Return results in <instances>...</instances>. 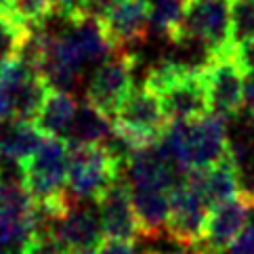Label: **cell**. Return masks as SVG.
<instances>
[{"mask_svg": "<svg viewBox=\"0 0 254 254\" xmlns=\"http://www.w3.org/2000/svg\"><path fill=\"white\" fill-rule=\"evenodd\" d=\"M134 67L137 57L130 51H118L95 69L86 86V101L99 112L114 118L134 88Z\"/></svg>", "mask_w": 254, "mask_h": 254, "instance_id": "cell-4", "label": "cell"}, {"mask_svg": "<svg viewBox=\"0 0 254 254\" xmlns=\"http://www.w3.org/2000/svg\"><path fill=\"white\" fill-rule=\"evenodd\" d=\"M11 2H13V0H0V11L6 13V11H8V6H11Z\"/></svg>", "mask_w": 254, "mask_h": 254, "instance_id": "cell-30", "label": "cell"}, {"mask_svg": "<svg viewBox=\"0 0 254 254\" xmlns=\"http://www.w3.org/2000/svg\"><path fill=\"white\" fill-rule=\"evenodd\" d=\"M130 189L141 235L143 238H160L166 231L172 189L158 185H130Z\"/></svg>", "mask_w": 254, "mask_h": 254, "instance_id": "cell-13", "label": "cell"}, {"mask_svg": "<svg viewBox=\"0 0 254 254\" xmlns=\"http://www.w3.org/2000/svg\"><path fill=\"white\" fill-rule=\"evenodd\" d=\"M67 23H69V30L65 32V36L84 67L90 65V63L105 61L112 55L114 47L110 44V40H107V36L99 21L76 19V21H67Z\"/></svg>", "mask_w": 254, "mask_h": 254, "instance_id": "cell-15", "label": "cell"}, {"mask_svg": "<svg viewBox=\"0 0 254 254\" xmlns=\"http://www.w3.org/2000/svg\"><path fill=\"white\" fill-rule=\"evenodd\" d=\"M231 57L242 67V71L246 74V78L254 76V36L252 38L235 40L233 49H231Z\"/></svg>", "mask_w": 254, "mask_h": 254, "instance_id": "cell-25", "label": "cell"}, {"mask_svg": "<svg viewBox=\"0 0 254 254\" xmlns=\"http://www.w3.org/2000/svg\"><path fill=\"white\" fill-rule=\"evenodd\" d=\"M6 122L8 120H2V118H0V147H2V134H4V128H6Z\"/></svg>", "mask_w": 254, "mask_h": 254, "instance_id": "cell-29", "label": "cell"}, {"mask_svg": "<svg viewBox=\"0 0 254 254\" xmlns=\"http://www.w3.org/2000/svg\"><path fill=\"white\" fill-rule=\"evenodd\" d=\"M185 181L195 189L197 195L208 204V208H214L240 195L238 168H235L231 151L212 166L187 172Z\"/></svg>", "mask_w": 254, "mask_h": 254, "instance_id": "cell-12", "label": "cell"}, {"mask_svg": "<svg viewBox=\"0 0 254 254\" xmlns=\"http://www.w3.org/2000/svg\"><path fill=\"white\" fill-rule=\"evenodd\" d=\"M114 134L112 118L99 112L88 101L78 105V110L67 126V132L63 141L67 147H86V145H107Z\"/></svg>", "mask_w": 254, "mask_h": 254, "instance_id": "cell-14", "label": "cell"}, {"mask_svg": "<svg viewBox=\"0 0 254 254\" xmlns=\"http://www.w3.org/2000/svg\"><path fill=\"white\" fill-rule=\"evenodd\" d=\"M179 44H195L208 59L231 53L235 44L231 0H187Z\"/></svg>", "mask_w": 254, "mask_h": 254, "instance_id": "cell-3", "label": "cell"}, {"mask_svg": "<svg viewBox=\"0 0 254 254\" xmlns=\"http://www.w3.org/2000/svg\"><path fill=\"white\" fill-rule=\"evenodd\" d=\"M44 134L40 128L30 120H8L2 134V147H0V158L13 160L23 164L30 160L44 143Z\"/></svg>", "mask_w": 254, "mask_h": 254, "instance_id": "cell-17", "label": "cell"}, {"mask_svg": "<svg viewBox=\"0 0 254 254\" xmlns=\"http://www.w3.org/2000/svg\"><path fill=\"white\" fill-rule=\"evenodd\" d=\"M76 110H78V105H76L74 97H71L69 93L51 88L47 99H44L42 107H40L38 116H36L34 124L38 126L44 137L63 139Z\"/></svg>", "mask_w": 254, "mask_h": 254, "instance_id": "cell-16", "label": "cell"}, {"mask_svg": "<svg viewBox=\"0 0 254 254\" xmlns=\"http://www.w3.org/2000/svg\"><path fill=\"white\" fill-rule=\"evenodd\" d=\"M6 15H11L28 32H34L47 28V21L53 15H57V11L53 0H13Z\"/></svg>", "mask_w": 254, "mask_h": 254, "instance_id": "cell-19", "label": "cell"}, {"mask_svg": "<svg viewBox=\"0 0 254 254\" xmlns=\"http://www.w3.org/2000/svg\"><path fill=\"white\" fill-rule=\"evenodd\" d=\"M97 254H137V248H134V244L128 240L107 238L105 242H101V246L97 248Z\"/></svg>", "mask_w": 254, "mask_h": 254, "instance_id": "cell-26", "label": "cell"}, {"mask_svg": "<svg viewBox=\"0 0 254 254\" xmlns=\"http://www.w3.org/2000/svg\"><path fill=\"white\" fill-rule=\"evenodd\" d=\"M28 38L30 32L21 23H17L11 15L0 11V67L21 55Z\"/></svg>", "mask_w": 254, "mask_h": 254, "instance_id": "cell-21", "label": "cell"}, {"mask_svg": "<svg viewBox=\"0 0 254 254\" xmlns=\"http://www.w3.org/2000/svg\"><path fill=\"white\" fill-rule=\"evenodd\" d=\"M235 40L254 36V0H231Z\"/></svg>", "mask_w": 254, "mask_h": 254, "instance_id": "cell-23", "label": "cell"}, {"mask_svg": "<svg viewBox=\"0 0 254 254\" xmlns=\"http://www.w3.org/2000/svg\"><path fill=\"white\" fill-rule=\"evenodd\" d=\"M53 233L74 250H86V248H99L103 240V227L99 219V210L93 206H86L80 202H71L67 210L53 223Z\"/></svg>", "mask_w": 254, "mask_h": 254, "instance_id": "cell-10", "label": "cell"}, {"mask_svg": "<svg viewBox=\"0 0 254 254\" xmlns=\"http://www.w3.org/2000/svg\"><path fill=\"white\" fill-rule=\"evenodd\" d=\"M227 120L229 118L210 112L195 120L170 122L162 141L170 149L179 172L187 175L191 170L208 168L229 153Z\"/></svg>", "mask_w": 254, "mask_h": 254, "instance_id": "cell-1", "label": "cell"}, {"mask_svg": "<svg viewBox=\"0 0 254 254\" xmlns=\"http://www.w3.org/2000/svg\"><path fill=\"white\" fill-rule=\"evenodd\" d=\"M252 210V204H248L242 195L210 208L202 233V248L208 254L227 252L238 235L248 227Z\"/></svg>", "mask_w": 254, "mask_h": 254, "instance_id": "cell-8", "label": "cell"}, {"mask_svg": "<svg viewBox=\"0 0 254 254\" xmlns=\"http://www.w3.org/2000/svg\"><path fill=\"white\" fill-rule=\"evenodd\" d=\"M187 0H147L151 28L179 44L183 34V15Z\"/></svg>", "mask_w": 254, "mask_h": 254, "instance_id": "cell-18", "label": "cell"}, {"mask_svg": "<svg viewBox=\"0 0 254 254\" xmlns=\"http://www.w3.org/2000/svg\"><path fill=\"white\" fill-rule=\"evenodd\" d=\"M95 202L103 233L107 238L134 242V238L141 235L137 212H134L132 204V189L124 177L114 181Z\"/></svg>", "mask_w": 254, "mask_h": 254, "instance_id": "cell-7", "label": "cell"}, {"mask_svg": "<svg viewBox=\"0 0 254 254\" xmlns=\"http://www.w3.org/2000/svg\"><path fill=\"white\" fill-rule=\"evenodd\" d=\"M101 28L114 51H130L141 47L151 30L147 0H122L101 21Z\"/></svg>", "mask_w": 254, "mask_h": 254, "instance_id": "cell-9", "label": "cell"}, {"mask_svg": "<svg viewBox=\"0 0 254 254\" xmlns=\"http://www.w3.org/2000/svg\"><path fill=\"white\" fill-rule=\"evenodd\" d=\"M195 67H202V65H189V63H183V61H175V59H162L158 63L147 69V76H145V86H147L151 93H156L158 97L162 93L179 82L183 76H187L191 69Z\"/></svg>", "mask_w": 254, "mask_h": 254, "instance_id": "cell-20", "label": "cell"}, {"mask_svg": "<svg viewBox=\"0 0 254 254\" xmlns=\"http://www.w3.org/2000/svg\"><path fill=\"white\" fill-rule=\"evenodd\" d=\"M120 2L122 0H78L76 17L71 21H76V19H93V21L101 23Z\"/></svg>", "mask_w": 254, "mask_h": 254, "instance_id": "cell-24", "label": "cell"}, {"mask_svg": "<svg viewBox=\"0 0 254 254\" xmlns=\"http://www.w3.org/2000/svg\"><path fill=\"white\" fill-rule=\"evenodd\" d=\"M160 99L170 122L195 120V118H202L212 112L202 80V67L191 69L187 76L172 84L166 93H162Z\"/></svg>", "mask_w": 254, "mask_h": 254, "instance_id": "cell-11", "label": "cell"}, {"mask_svg": "<svg viewBox=\"0 0 254 254\" xmlns=\"http://www.w3.org/2000/svg\"><path fill=\"white\" fill-rule=\"evenodd\" d=\"M55 4V11L59 17H65V21H71L76 17V6L78 0H53Z\"/></svg>", "mask_w": 254, "mask_h": 254, "instance_id": "cell-28", "label": "cell"}, {"mask_svg": "<svg viewBox=\"0 0 254 254\" xmlns=\"http://www.w3.org/2000/svg\"><path fill=\"white\" fill-rule=\"evenodd\" d=\"M21 254H71V250L51 229H38L25 242Z\"/></svg>", "mask_w": 254, "mask_h": 254, "instance_id": "cell-22", "label": "cell"}, {"mask_svg": "<svg viewBox=\"0 0 254 254\" xmlns=\"http://www.w3.org/2000/svg\"><path fill=\"white\" fill-rule=\"evenodd\" d=\"M126 153L114 145L69 147L67 189L74 199H97L114 181L122 177Z\"/></svg>", "mask_w": 254, "mask_h": 254, "instance_id": "cell-2", "label": "cell"}, {"mask_svg": "<svg viewBox=\"0 0 254 254\" xmlns=\"http://www.w3.org/2000/svg\"><path fill=\"white\" fill-rule=\"evenodd\" d=\"M0 254H21V252H15V250H8V248H4L2 244H0Z\"/></svg>", "mask_w": 254, "mask_h": 254, "instance_id": "cell-32", "label": "cell"}, {"mask_svg": "<svg viewBox=\"0 0 254 254\" xmlns=\"http://www.w3.org/2000/svg\"><path fill=\"white\" fill-rule=\"evenodd\" d=\"M229 254H254V225H248L229 246Z\"/></svg>", "mask_w": 254, "mask_h": 254, "instance_id": "cell-27", "label": "cell"}, {"mask_svg": "<svg viewBox=\"0 0 254 254\" xmlns=\"http://www.w3.org/2000/svg\"><path fill=\"white\" fill-rule=\"evenodd\" d=\"M202 80L212 112L225 118H238L242 114L246 74L235 63L231 53L206 59L202 65Z\"/></svg>", "mask_w": 254, "mask_h": 254, "instance_id": "cell-5", "label": "cell"}, {"mask_svg": "<svg viewBox=\"0 0 254 254\" xmlns=\"http://www.w3.org/2000/svg\"><path fill=\"white\" fill-rule=\"evenodd\" d=\"M71 254H97V248H86V250H74Z\"/></svg>", "mask_w": 254, "mask_h": 254, "instance_id": "cell-31", "label": "cell"}, {"mask_svg": "<svg viewBox=\"0 0 254 254\" xmlns=\"http://www.w3.org/2000/svg\"><path fill=\"white\" fill-rule=\"evenodd\" d=\"M208 212H210V208L197 195L195 189L185 179L179 181L170 191L166 233L179 246H199Z\"/></svg>", "mask_w": 254, "mask_h": 254, "instance_id": "cell-6", "label": "cell"}]
</instances>
